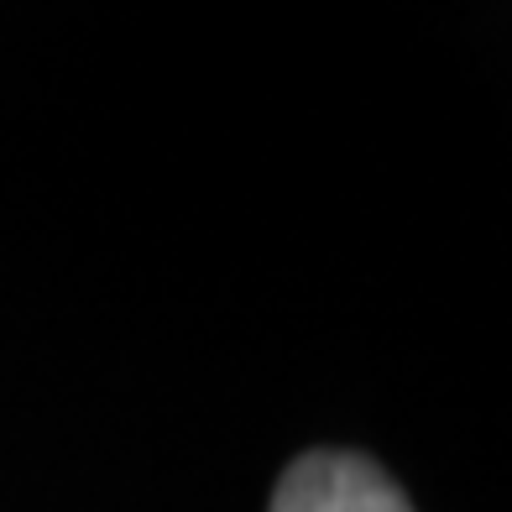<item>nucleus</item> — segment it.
<instances>
[{
    "instance_id": "f257e3e1",
    "label": "nucleus",
    "mask_w": 512,
    "mask_h": 512,
    "mask_svg": "<svg viewBox=\"0 0 512 512\" xmlns=\"http://www.w3.org/2000/svg\"><path fill=\"white\" fill-rule=\"evenodd\" d=\"M267 512H413V502L371 455L309 450L283 471Z\"/></svg>"
}]
</instances>
